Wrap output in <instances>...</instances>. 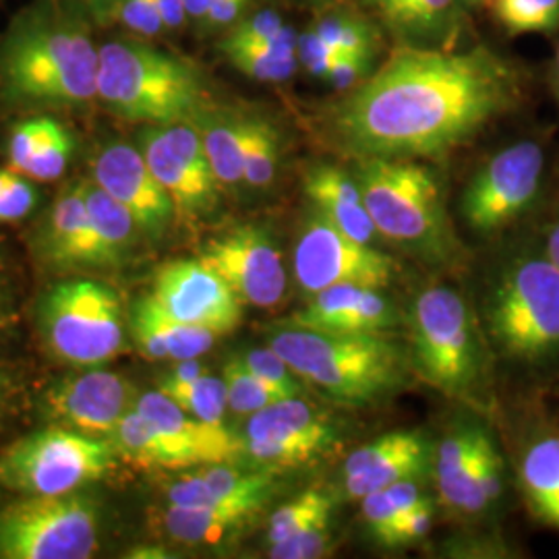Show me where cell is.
Wrapping results in <instances>:
<instances>
[{
	"instance_id": "cell-1",
	"label": "cell",
	"mask_w": 559,
	"mask_h": 559,
	"mask_svg": "<svg viewBox=\"0 0 559 559\" xmlns=\"http://www.w3.org/2000/svg\"><path fill=\"white\" fill-rule=\"evenodd\" d=\"M520 92L514 64L487 46L402 48L346 92L328 131L340 152L357 160L440 158L510 112Z\"/></svg>"
},
{
	"instance_id": "cell-2",
	"label": "cell",
	"mask_w": 559,
	"mask_h": 559,
	"mask_svg": "<svg viewBox=\"0 0 559 559\" xmlns=\"http://www.w3.org/2000/svg\"><path fill=\"white\" fill-rule=\"evenodd\" d=\"M267 344L300 380L348 406L383 399L406 380V355L388 332L338 334L284 321L267 332Z\"/></svg>"
},
{
	"instance_id": "cell-3",
	"label": "cell",
	"mask_w": 559,
	"mask_h": 559,
	"mask_svg": "<svg viewBox=\"0 0 559 559\" xmlns=\"http://www.w3.org/2000/svg\"><path fill=\"white\" fill-rule=\"evenodd\" d=\"M100 50L71 23L38 21L0 50V87L13 100L85 104L98 96Z\"/></svg>"
},
{
	"instance_id": "cell-4",
	"label": "cell",
	"mask_w": 559,
	"mask_h": 559,
	"mask_svg": "<svg viewBox=\"0 0 559 559\" xmlns=\"http://www.w3.org/2000/svg\"><path fill=\"white\" fill-rule=\"evenodd\" d=\"M98 98L120 119L175 124L198 119L205 94L185 60L141 41H108L100 48Z\"/></svg>"
},
{
	"instance_id": "cell-5",
	"label": "cell",
	"mask_w": 559,
	"mask_h": 559,
	"mask_svg": "<svg viewBox=\"0 0 559 559\" xmlns=\"http://www.w3.org/2000/svg\"><path fill=\"white\" fill-rule=\"evenodd\" d=\"M355 179L380 237L429 260H448L454 239L436 175L417 160H357Z\"/></svg>"
},
{
	"instance_id": "cell-6",
	"label": "cell",
	"mask_w": 559,
	"mask_h": 559,
	"mask_svg": "<svg viewBox=\"0 0 559 559\" xmlns=\"http://www.w3.org/2000/svg\"><path fill=\"white\" fill-rule=\"evenodd\" d=\"M491 342L508 359L539 365L559 357V267L543 255L510 261L487 299Z\"/></svg>"
},
{
	"instance_id": "cell-7",
	"label": "cell",
	"mask_w": 559,
	"mask_h": 559,
	"mask_svg": "<svg viewBox=\"0 0 559 559\" xmlns=\"http://www.w3.org/2000/svg\"><path fill=\"white\" fill-rule=\"evenodd\" d=\"M413 360L431 388L452 399H475L485 385L477 323L468 305L448 286L423 290L411 309Z\"/></svg>"
},
{
	"instance_id": "cell-8",
	"label": "cell",
	"mask_w": 559,
	"mask_h": 559,
	"mask_svg": "<svg viewBox=\"0 0 559 559\" xmlns=\"http://www.w3.org/2000/svg\"><path fill=\"white\" fill-rule=\"evenodd\" d=\"M38 320L50 353L73 367H100L124 348L122 300L115 288L96 280L55 284L41 297Z\"/></svg>"
},
{
	"instance_id": "cell-9",
	"label": "cell",
	"mask_w": 559,
	"mask_h": 559,
	"mask_svg": "<svg viewBox=\"0 0 559 559\" xmlns=\"http://www.w3.org/2000/svg\"><path fill=\"white\" fill-rule=\"evenodd\" d=\"M117 459L112 441L50 425L4 450L0 483L23 496H64L106 477Z\"/></svg>"
},
{
	"instance_id": "cell-10",
	"label": "cell",
	"mask_w": 559,
	"mask_h": 559,
	"mask_svg": "<svg viewBox=\"0 0 559 559\" xmlns=\"http://www.w3.org/2000/svg\"><path fill=\"white\" fill-rule=\"evenodd\" d=\"M98 545V512L73 493L27 496L0 512V558L85 559Z\"/></svg>"
},
{
	"instance_id": "cell-11",
	"label": "cell",
	"mask_w": 559,
	"mask_h": 559,
	"mask_svg": "<svg viewBox=\"0 0 559 559\" xmlns=\"http://www.w3.org/2000/svg\"><path fill=\"white\" fill-rule=\"evenodd\" d=\"M396 270L392 258L373 245L350 239L320 212L307 222L293 251V276L307 295L340 284L383 290L392 284Z\"/></svg>"
},
{
	"instance_id": "cell-12",
	"label": "cell",
	"mask_w": 559,
	"mask_h": 559,
	"mask_svg": "<svg viewBox=\"0 0 559 559\" xmlns=\"http://www.w3.org/2000/svg\"><path fill=\"white\" fill-rule=\"evenodd\" d=\"M545 152L535 141H519L498 152L471 179L462 195V216L477 233H496L539 198Z\"/></svg>"
},
{
	"instance_id": "cell-13",
	"label": "cell",
	"mask_w": 559,
	"mask_h": 559,
	"mask_svg": "<svg viewBox=\"0 0 559 559\" xmlns=\"http://www.w3.org/2000/svg\"><path fill=\"white\" fill-rule=\"evenodd\" d=\"M141 154L170 195L177 216L198 218L218 205V187L200 129L193 122L147 124Z\"/></svg>"
},
{
	"instance_id": "cell-14",
	"label": "cell",
	"mask_w": 559,
	"mask_h": 559,
	"mask_svg": "<svg viewBox=\"0 0 559 559\" xmlns=\"http://www.w3.org/2000/svg\"><path fill=\"white\" fill-rule=\"evenodd\" d=\"M334 441V427L316 406L293 396L247 417L245 454L263 471L297 468L318 459Z\"/></svg>"
},
{
	"instance_id": "cell-15",
	"label": "cell",
	"mask_w": 559,
	"mask_h": 559,
	"mask_svg": "<svg viewBox=\"0 0 559 559\" xmlns=\"http://www.w3.org/2000/svg\"><path fill=\"white\" fill-rule=\"evenodd\" d=\"M242 305L270 309L284 299L288 274L276 242L258 226H237L207 240L198 255Z\"/></svg>"
},
{
	"instance_id": "cell-16",
	"label": "cell",
	"mask_w": 559,
	"mask_h": 559,
	"mask_svg": "<svg viewBox=\"0 0 559 559\" xmlns=\"http://www.w3.org/2000/svg\"><path fill=\"white\" fill-rule=\"evenodd\" d=\"M150 297L168 318L218 336L230 334L242 318L239 297L200 258L164 263Z\"/></svg>"
},
{
	"instance_id": "cell-17",
	"label": "cell",
	"mask_w": 559,
	"mask_h": 559,
	"mask_svg": "<svg viewBox=\"0 0 559 559\" xmlns=\"http://www.w3.org/2000/svg\"><path fill=\"white\" fill-rule=\"evenodd\" d=\"M135 402L129 381L98 367L62 378L46 394L48 415L57 425L104 440H112Z\"/></svg>"
},
{
	"instance_id": "cell-18",
	"label": "cell",
	"mask_w": 559,
	"mask_h": 559,
	"mask_svg": "<svg viewBox=\"0 0 559 559\" xmlns=\"http://www.w3.org/2000/svg\"><path fill=\"white\" fill-rule=\"evenodd\" d=\"M92 180L133 214L145 237L160 239L177 216L170 195L133 145L110 143L104 147L92 164Z\"/></svg>"
},
{
	"instance_id": "cell-19",
	"label": "cell",
	"mask_w": 559,
	"mask_h": 559,
	"mask_svg": "<svg viewBox=\"0 0 559 559\" xmlns=\"http://www.w3.org/2000/svg\"><path fill=\"white\" fill-rule=\"evenodd\" d=\"M135 408L179 450L189 468L233 462L245 452L242 438H237L224 423L216 425L189 415L160 390L138 396Z\"/></svg>"
},
{
	"instance_id": "cell-20",
	"label": "cell",
	"mask_w": 559,
	"mask_h": 559,
	"mask_svg": "<svg viewBox=\"0 0 559 559\" xmlns=\"http://www.w3.org/2000/svg\"><path fill=\"white\" fill-rule=\"evenodd\" d=\"M427 462V443L417 431H392L350 452L342 466V485L346 500L360 501L365 496L394 485L417 479Z\"/></svg>"
},
{
	"instance_id": "cell-21",
	"label": "cell",
	"mask_w": 559,
	"mask_h": 559,
	"mask_svg": "<svg viewBox=\"0 0 559 559\" xmlns=\"http://www.w3.org/2000/svg\"><path fill=\"white\" fill-rule=\"evenodd\" d=\"M396 321L394 307L381 297L380 290L340 284L311 295L309 302L286 323L338 334H380L392 330Z\"/></svg>"
},
{
	"instance_id": "cell-22",
	"label": "cell",
	"mask_w": 559,
	"mask_h": 559,
	"mask_svg": "<svg viewBox=\"0 0 559 559\" xmlns=\"http://www.w3.org/2000/svg\"><path fill=\"white\" fill-rule=\"evenodd\" d=\"M274 489L272 471H240L230 462L203 464L168 489V503L185 508H237L255 514Z\"/></svg>"
},
{
	"instance_id": "cell-23",
	"label": "cell",
	"mask_w": 559,
	"mask_h": 559,
	"mask_svg": "<svg viewBox=\"0 0 559 559\" xmlns=\"http://www.w3.org/2000/svg\"><path fill=\"white\" fill-rule=\"evenodd\" d=\"M41 255L60 270L108 267L90 218L83 182L71 185L55 201L41 239Z\"/></svg>"
},
{
	"instance_id": "cell-24",
	"label": "cell",
	"mask_w": 559,
	"mask_h": 559,
	"mask_svg": "<svg viewBox=\"0 0 559 559\" xmlns=\"http://www.w3.org/2000/svg\"><path fill=\"white\" fill-rule=\"evenodd\" d=\"M129 328L141 355L152 360L200 359L221 338L210 330L168 318L150 295L133 305Z\"/></svg>"
},
{
	"instance_id": "cell-25",
	"label": "cell",
	"mask_w": 559,
	"mask_h": 559,
	"mask_svg": "<svg viewBox=\"0 0 559 559\" xmlns=\"http://www.w3.org/2000/svg\"><path fill=\"white\" fill-rule=\"evenodd\" d=\"M305 189L325 221L332 222L350 239L376 245L380 233L371 221L355 177L336 166L320 164L307 175Z\"/></svg>"
},
{
	"instance_id": "cell-26",
	"label": "cell",
	"mask_w": 559,
	"mask_h": 559,
	"mask_svg": "<svg viewBox=\"0 0 559 559\" xmlns=\"http://www.w3.org/2000/svg\"><path fill=\"white\" fill-rule=\"evenodd\" d=\"M483 427H460L441 440L436 460V480L440 498L460 514H475V468L479 456Z\"/></svg>"
},
{
	"instance_id": "cell-27",
	"label": "cell",
	"mask_w": 559,
	"mask_h": 559,
	"mask_svg": "<svg viewBox=\"0 0 559 559\" xmlns=\"http://www.w3.org/2000/svg\"><path fill=\"white\" fill-rule=\"evenodd\" d=\"M520 483L531 512L559 528V433H547L524 450Z\"/></svg>"
},
{
	"instance_id": "cell-28",
	"label": "cell",
	"mask_w": 559,
	"mask_h": 559,
	"mask_svg": "<svg viewBox=\"0 0 559 559\" xmlns=\"http://www.w3.org/2000/svg\"><path fill=\"white\" fill-rule=\"evenodd\" d=\"M119 459L145 471L189 468L179 450L133 406L112 436Z\"/></svg>"
},
{
	"instance_id": "cell-29",
	"label": "cell",
	"mask_w": 559,
	"mask_h": 559,
	"mask_svg": "<svg viewBox=\"0 0 559 559\" xmlns=\"http://www.w3.org/2000/svg\"><path fill=\"white\" fill-rule=\"evenodd\" d=\"M200 117L203 122L198 129L216 179L222 187H239L242 185L249 117H205V112Z\"/></svg>"
},
{
	"instance_id": "cell-30",
	"label": "cell",
	"mask_w": 559,
	"mask_h": 559,
	"mask_svg": "<svg viewBox=\"0 0 559 559\" xmlns=\"http://www.w3.org/2000/svg\"><path fill=\"white\" fill-rule=\"evenodd\" d=\"M83 189L90 218L100 240L108 267H115L124 260L131 245L138 239L140 226L133 214L120 201L108 195L94 180H83Z\"/></svg>"
},
{
	"instance_id": "cell-31",
	"label": "cell",
	"mask_w": 559,
	"mask_h": 559,
	"mask_svg": "<svg viewBox=\"0 0 559 559\" xmlns=\"http://www.w3.org/2000/svg\"><path fill=\"white\" fill-rule=\"evenodd\" d=\"M251 516L253 514L237 508H185L168 503L162 524L170 539L185 545H212Z\"/></svg>"
},
{
	"instance_id": "cell-32",
	"label": "cell",
	"mask_w": 559,
	"mask_h": 559,
	"mask_svg": "<svg viewBox=\"0 0 559 559\" xmlns=\"http://www.w3.org/2000/svg\"><path fill=\"white\" fill-rule=\"evenodd\" d=\"M280 133L267 119L249 117V133L245 145L242 185L251 189H267L278 173Z\"/></svg>"
},
{
	"instance_id": "cell-33",
	"label": "cell",
	"mask_w": 559,
	"mask_h": 559,
	"mask_svg": "<svg viewBox=\"0 0 559 559\" xmlns=\"http://www.w3.org/2000/svg\"><path fill=\"white\" fill-rule=\"evenodd\" d=\"M222 380L226 385L228 408L239 417H251L278 400L288 399L276 388L258 378L240 357L226 360Z\"/></svg>"
},
{
	"instance_id": "cell-34",
	"label": "cell",
	"mask_w": 559,
	"mask_h": 559,
	"mask_svg": "<svg viewBox=\"0 0 559 559\" xmlns=\"http://www.w3.org/2000/svg\"><path fill=\"white\" fill-rule=\"evenodd\" d=\"M158 390L168 399L175 400L189 415L216 425L224 423L228 399L222 378L203 373L198 380L185 383H158Z\"/></svg>"
},
{
	"instance_id": "cell-35",
	"label": "cell",
	"mask_w": 559,
	"mask_h": 559,
	"mask_svg": "<svg viewBox=\"0 0 559 559\" xmlns=\"http://www.w3.org/2000/svg\"><path fill=\"white\" fill-rule=\"evenodd\" d=\"M332 516V500L320 489H307L295 500L278 508L267 524V543L276 545L293 539L302 531L311 528L316 522Z\"/></svg>"
},
{
	"instance_id": "cell-36",
	"label": "cell",
	"mask_w": 559,
	"mask_h": 559,
	"mask_svg": "<svg viewBox=\"0 0 559 559\" xmlns=\"http://www.w3.org/2000/svg\"><path fill=\"white\" fill-rule=\"evenodd\" d=\"M425 500L420 493L417 479H404L378 489L369 496H365L360 503V519L367 522L373 537H378L388 526H392L396 520Z\"/></svg>"
},
{
	"instance_id": "cell-37",
	"label": "cell",
	"mask_w": 559,
	"mask_h": 559,
	"mask_svg": "<svg viewBox=\"0 0 559 559\" xmlns=\"http://www.w3.org/2000/svg\"><path fill=\"white\" fill-rule=\"evenodd\" d=\"M323 40L332 44L338 52L362 55L373 59L378 48L376 29L359 15L353 13H332L311 25Z\"/></svg>"
},
{
	"instance_id": "cell-38",
	"label": "cell",
	"mask_w": 559,
	"mask_h": 559,
	"mask_svg": "<svg viewBox=\"0 0 559 559\" xmlns=\"http://www.w3.org/2000/svg\"><path fill=\"white\" fill-rule=\"evenodd\" d=\"M491 7L514 36L551 32L559 25V0H496Z\"/></svg>"
},
{
	"instance_id": "cell-39",
	"label": "cell",
	"mask_w": 559,
	"mask_h": 559,
	"mask_svg": "<svg viewBox=\"0 0 559 559\" xmlns=\"http://www.w3.org/2000/svg\"><path fill=\"white\" fill-rule=\"evenodd\" d=\"M71 156H73V140L69 131L60 124L59 120L46 117L38 150L29 162L25 177L41 180V182L57 180L67 170Z\"/></svg>"
},
{
	"instance_id": "cell-40",
	"label": "cell",
	"mask_w": 559,
	"mask_h": 559,
	"mask_svg": "<svg viewBox=\"0 0 559 559\" xmlns=\"http://www.w3.org/2000/svg\"><path fill=\"white\" fill-rule=\"evenodd\" d=\"M222 50L240 73H245L251 80L265 81V83L290 80L300 67L297 55L293 57L274 55L258 46H230Z\"/></svg>"
},
{
	"instance_id": "cell-41",
	"label": "cell",
	"mask_w": 559,
	"mask_h": 559,
	"mask_svg": "<svg viewBox=\"0 0 559 559\" xmlns=\"http://www.w3.org/2000/svg\"><path fill=\"white\" fill-rule=\"evenodd\" d=\"M454 0H400L388 23L400 32H411L413 36H429L440 32L450 21Z\"/></svg>"
},
{
	"instance_id": "cell-42",
	"label": "cell",
	"mask_w": 559,
	"mask_h": 559,
	"mask_svg": "<svg viewBox=\"0 0 559 559\" xmlns=\"http://www.w3.org/2000/svg\"><path fill=\"white\" fill-rule=\"evenodd\" d=\"M240 360L265 383L276 388L284 396L293 399L305 392V381L290 369V365L280 357L278 353L267 346H255L240 355Z\"/></svg>"
},
{
	"instance_id": "cell-43",
	"label": "cell",
	"mask_w": 559,
	"mask_h": 559,
	"mask_svg": "<svg viewBox=\"0 0 559 559\" xmlns=\"http://www.w3.org/2000/svg\"><path fill=\"white\" fill-rule=\"evenodd\" d=\"M503 496V462L489 433H483L475 468V514L491 510Z\"/></svg>"
},
{
	"instance_id": "cell-44",
	"label": "cell",
	"mask_w": 559,
	"mask_h": 559,
	"mask_svg": "<svg viewBox=\"0 0 559 559\" xmlns=\"http://www.w3.org/2000/svg\"><path fill=\"white\" fill-rule=\"evenodd\" d=\"M29 177L13 168H0V222L23 221L38 203V191Z\"/></svg>"
},
{
	"instance_id": "cell-45",
	"label": "cell",
	"mask_w": 559,
	"mask_h": 559,
	"mask_svg": "<svg viewBox=\"0 0 559 559\" xmlns=\"http://www.w3.org/2000/svg\"><path fill=\"white\" fill-rule=\"evenodd\" d=\"M332 547L330 519L316 522L311 528L302 531L293 539L270 545V558L274 559H318L323 558Z\"/></svg>"
},
{
	"instance_id": "cell-46",
	"label": "cell",
	"mask_w": 559,
	"mask_h": 559,
	"mask_svg": "<svg viewBox=\"0 0 559 559\" xmlns=\"http://www.w3.org/2000/svg\"><path fill=\"white\" fill-rule=\"evenodd\" d=\"M433 524V506L425 500L404 512L392 526H388L376 539L385 547H400V545H413L423 539Z\"/></svg>"
},
{
	"instance_id": "cell-47",
	"label": "cell",
	"mask_w": 559,
	"mask_h": 559,
	"mask_svg": "<svg viewBox=\"0 0 559 559\" xmlns=\"http://www.w3.org/2000/svg\"><path fill=\"white\" fill-rule=\"evenodd\" d=\"M297 55H299L300 67L318 80L328 78V73L332 71L334 62L340 57L338 50L332 44L323 40L313 27L299 34Z\"/></svg>"
},
{
	"instance_id": "cell-48",
	"label": "cell",
	"mask_w": 559,
	"mask_h": 559,
	"mask_svg": "<svg viewBox=\"0 0 559 559\" xmlns=\"http://www.w3.org/2000/svg\"><path fill=\"white\" fill-rule=\"evenodd\" d=\"M44 122H46V117L23 120L11 131V138L7 143L9 168L17 170L21 175L27 173L29 162L34 158V154L38 150V143L41 140V133H44Z\"/></svg>"
},
{
	"instance_id": "cell-49",
	"label": "cell",
	"mask_w": 559,
	"mask_h": 559,
	"mask_svg": "<svg viewBox=\"0 0 559 559\" xmlns=\"http://www.w3.org/2000/svg\"><path fill=\"white\" fill-rule=\"evenodd\" d=\"M284 25L286 23L282 21L276 11H260L253 17H247V20L237 23L230 29V34L222 41V48L260 44V41L272 38L274 34H278Z\"/></svg>"
},
{
	"instance_id": "cell-50",
	"label": "cell",
	"mask_w": 559,
	"mask_h": 559,
	"mask_svg": "<svg viewBox=\"0 0 559 559\" xmlns=\"http://www.w3.org/2000/svg\"><path fill=\"white\" fill-rule=\"evenodd\" d=\"M117 17L124 27L143 36H158L164 29L158 0H120Z\"/></svg>"
},
{
	"instance_id": "cell-51",
	"label": "cell",
	"mask_w": 559,
	"mask_h": 559,
	"mask_svg": "<svg viewBox=\"0 0 559 559\" xmlns=\"http://www.w3.org/2000/svg\"><path fill=\"white\" fill-rule=\"evenodd\" d=\"M371 59L362 57V55H346L340 52L338 59L334 62L332 71L328 73V81L334 90L338 92H348L355 85H359L360 81L365 80V73L369 71Z\"/></svg>"
},
{
	"instance_id": "cell-52",
	"label": "cell",
	"mask_w": 559,
	"mask_h": 559,
	"mask_svg": "<svg viewBox=\"0 0 559 559\" xmlns=\"http://www.w3.org/2000/svg\"><path fill=\"white\" fill-rule=\"evenodd\" d=\"M247 2H249V0H214V4L210 7V11H207V15H205V21H207L210 25H216V27L230 25V23L237 21L240 11L245 9Z\"/></svg>"
},
{
	"instance_id": "cell-53",
	"label": "cell",
	"mask_w": 559,
	"mask_h": 559,
	"mask_svg": "<svg viewBox=\"0 0 559 559\" xmlns=\"http://www.w3.org/2000/svg\"><path fill=\"white\" fill-rule=\"evenodd\" d=\"M158 9H160L164 29H179L189 17L185 9V0H158Z\"/></svg>"
},
{
	"instance_id": "cell-54",
	"label": "cell",
	"mask_w": 559,
	"mask_h": 559,
	"mask_svg": "<svg viewBox=\"0 0 559 559\" xmlns=\"http://www.w3.org/2000/svg\"><path fill=\"white\" fill-rule=\"evenodd\" d=\"M85 7L98 17V20H106V17H117V9H119L120 0H83Z\"/></svg>"
},
{
	"instance_id": "cell-55",
	"label": "cell",
	"mask_w": 559,
	"mask_h": 559,
	"mask_svg": "<svg viewBox=\"0 0 559 559\" xmlns=\"http://www.w3.org/2000/svg\"><path fill=\"white\" fill-rule=\"evenodd\" d=\"M212 4H214V0H185L187 15L193 20H205Z\"/></svg>"
},
{
	"instance_id": "cell-56",
	"label": "cell",
	"mask_w": 559,
	"mask_h": 559,
	"mask_svg": "<svg viewBox=\"0 0 559 559\" xmlns=\"http://www.w3.org/2000/svg\"><path fill=\"white\" fill-rule=\"evenodd\" d=\"M545 253L547 258L554 261L559 267V221L554 224V228L549 230V237H547V245H545Z\"/></svg>"
},
{
	"instance_id": "cell-57",
	"label": "cell",
	"mask_w": 559,
	"mask_h": 559,
	"mask_svg": "<svg viewBox=\"0 0 559 559\" xmlns=\"http://www.w3.org/2000/svg\"><path fill=\"white\" fill-rule=\"evenodd\" d=\"M373 2H376V7L380 9L383 20H388V17L394 13V9L399 7L400 0H373Z\"/></svg>"
},
{
	"instance_id": "cell-58",
	"label": "cell",
	"mask_w": 559,
	"mask_h": 559,
	"mask_svg": "<svg viewBox=\"0 0 559 559\" xmlns=\"http://www.w3.org/2000/svg\"><path fill=\"white\" fill-rule=\"evenodd\" d=\"M7 307H9V297H7V284L0 276V323L7 318Z\"/></svg>"
},
{
	"instance_id": "cell-59",
	"label": "cell",
	"mask_w": 559,
	"mask_h": 559,
	"mask_svg": "<svg viewBox=\"0 0 559 559\" xmlns=\"http://www.w3.org/2000/svg\"><path fill=\"white\" fill-rule=\"evenodd\" d=\"M4 394H7V380H4L2 373H0V404H2V400H4Z\"/></svg>"
},
{
	"instance_id": "cell-60",
	"label": "cell",
	"mask_w": 559,
	"mask_h": 559,
	"mask_svg": "<svg viewBox=\"0 0 559 559\" xmlns=\"http://www.w3.org/2000/svg\"><path fill=\"white\" fill-rule=\"evenodd\" d=\"M464 2H468V4H493L496 0H464Z\"/></svg>"
},
{
	"instance_id": "cell-61",
	"label": "cell",
	"mask_w": 559,
	"mask_h": 559,
	"mask_svg": "<svg viewBox=\"0 0 559 559\" xmlns=\"http://www.w3.org/2000/svg\"><path fill=\"white\" fill-rule=\"evenodd\" d=\"M558 81H559V44H558Z\"/></svg>"
}]
</instances>
